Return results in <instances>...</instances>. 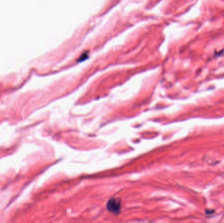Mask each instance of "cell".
Segmentation results:
<instances>
[{"label": "cell", "mask_w": 224, "mask_h": 223, "mask_svg": "<svg viewBox=\"0 0 224 223\" xmlns=\"http://www.w3.org/2000/svg\"><path fill=\"white\" fill-rule=\"evenodd\" d=\"M106 208L110 213L115 215L119 214L121 209V203L118 199L115 198H110L106 204Z\"/></svg>", "instance_id": "cell-1"}]
</instances>
